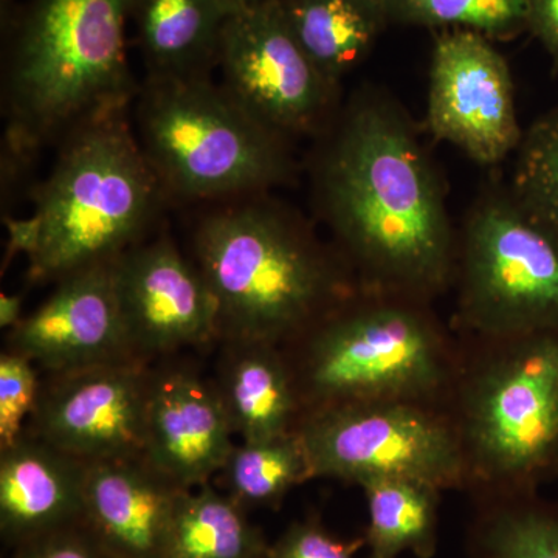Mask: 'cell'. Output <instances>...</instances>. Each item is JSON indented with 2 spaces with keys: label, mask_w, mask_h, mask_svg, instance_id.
<instances>
[{
  "label": "cell",
  "mask_w": 558,
  "mask_h": 558,
  "mask_svg": "<svg viewBox=\"0 0 558 558\" xmlns=\"http://www.w3.org/2000/svg\"><path fill=\"white\" fill-rule=\"evenodd\" d=\"M113 263L54 282L49 299L7 332V351L32 360L43 374L138 362L124 328Z\"/></svg>",
  "instance_id": "5bb4252c"
},
{
  "label": "cell",
  "mask_w": 558,
  "mask_h": 558,
  "mask_svg": "<svg viewBox=\"0 0 558 558\" xmlns=\"http://www.w3.org/2000/svg\"><path fill=\"white\" fill-rule=\"evenodd\" d=\"M150 365L119 362L43 374L27 432L86 462L143 457Z\"/></svg>",
  "instance_id": "7c38bea8"
},
{
  "label": "cell",
  "mask_w": 558,
  "mask_h": 558,
  "mask_svg": "<svg viewBox=\"0 0 558 558\" xmlns=\"http://www.w3.org/2000/svg\"><path fill=\"white\" fill-rule=\"evenodd\" d=\"M365 538L343 539L317 520L290 524L267 550V558H355Z\"/></svg>",
  "instance_id": "83f0119b"
},
{
  "label": "cell",
  "mask_w": 558,
  "mask_h": 558,
  "mask_svg": "<svg viewBox=\"0 0 558 558\" xmlns=\"http://www.w3.org/2000/svg\"><path fill=\"white\" fill-rule=\"evenodd\" d=\"M234 10L245 9V7L255 5V3L263 2V0H227Z\"/></svg>",
  "instance_id": "d6a6232c"
},
{
  "label": "cell",
  "mask_w": 558,
  "mask_h": 558,
  "mask_svg": "<svg viewBox=\"0 0 558 558\" xmlns=\"http://www.w3.org/2000/svg\"><path fill=\"white\" fill-rule=\"evenodd\" d=\"M454 278L459 325L484 343L558 329V227L509 189L492 186L470 208Z\"/></svg>",
  "instance_id": "ba28073f"
},
{
  "label": "cell",
  "mask_w": 558,
  "mask_h": 558,
  "mask_svg": "<svg viewBox=\"0 0 558 558\" xmlns=\"http://www.w3.org/2000/svg\"><path fill=\"white\" fill-rule=\"evenodd\" d=\"M526 32L542 44L558 72V0H524Z\"/></svg>",
  "instance_id": "f546056e"
},
{
  "label": "cell",
  "mask_w": 558,
  "mask_h": 558,
  "mask_svg": "<svg viewBox=\"0 0 558 558\" xmlns=\"http://www.w3.org/2000/svg\"><path fill=\"white\" fill-rule=\"evenodd\" d=\"M87 465L27 429L0 449V535L11 550L84 521Z\"/></svg>",
  "instance_id": "e0dca14e"
},
{
  "label": "cell",
  "mask_w": 558,
  "mask_h": 558,
  "mask_svg": "<svg viewBox=\"0 0 558 558\" xmlns=\"http://www.w3.org/2000/svg\"><path fill=\"white\" fill-rule=\"evenodd\" d=\"M185 490L145 457L89 462L84 521L113 558H163Z\"/></svg>",
  "instance_id": "2e32d148"
},
{
  "label": "cell",
  "mask_w": 558,
  "mask_h": 558,
  "mask_svg": "<svg viewBox=\"0 0 558 558\" xmlns=\"http://www.w3.org/2000/svg\"><path fill=\"white\" fill-rule=\"evenodd\" d=\"M290 31L333 86L365 61L389 24L380 0H278Z\"/></svg>",
  "instance_id": "ffe728a7"
},
{
  "label": "cell",
  "mask_w": 558,
  "mask_h": 558,
  "mask_svg": "<svg viewBox=\"0 0 558 558\" xmlns=\"http://www.w3.org/2000/svg\"><path fill=\"white\" fill-rule=\"evenodd\" d=\"M218 65L223 89L286 138L318 135L339 110L340 87L315 68L278 0L231 14Z\"/></svg>",
  "instance_id": "30bf717a"
},
{
  "label": "cell",
  "mask_w": 558,
  "mask_h": 558,
  "mask_svg": "<svg viewBox=\"0 0 558 558\" xmlns=\"http://www.w3.org/2000/svg\"><path fill=\"white\" fill-rule=\"evenodd\" d=\"M483 558H558V510L521 501L498 509L481 531Z\"/></svg>",
  "instance_id": "484cf974"
},
{
  "label": "cell",
  "mask_w": 558,
  "mask_h": 558,
  "mask_svg": "<svg viewBox=\"0 0 558 558\" xmlns=\"http://www.w3.org/2000/svg\"><path fill=\"white\" fill-rule=\"evenodd\" d=\"M234 433L213 377L172 357L150 365L145 457L175 486L197 488L219 475Z\"/></svg>",
  "instance_id": "9a60e30c"
},
{
  "label": "cell",
  "mask_w": 558,
  "mask_h": 558,
  "mask_svg": "<svg viewBox=\"0 0 558 558\" xmlns=\"http://www.w3.org/2000/svg\"><path fill=\"white\" fill-rule=\"evenodd\" d=\"M427 128L483 167L501 163L519 148L523 131L512 72L494 39L462 28L436 36Z\"/></svg>",
  "instance_id": "8fae6325"
},
{
  "label": "cell",
  "mask_w": 558,
  "mask_h": 558,
  "mask_svg": "<svg viewBox=\"0 0 558 558\" xmlns=\"http://www.w3.org/2000/svg\"><path fill=\"white\" fill-rule=\"evenodd\" d=\"M389 24L462 28L490 39L515 38L526 32L524 0H380Z\"/></svg>",
  "instance_id": "cb8c5ba5"
},
{
  "label": "cell",
  "mask_w": 558,
  "mask_h": 558,
  "mask_svg": "<svg viewBox=\"0 0 558 558\" xmlns=\"http://www.w3.org/2000/svg\"><path fill=\"white\" fill-rule=\"evenodd\" d=\"M2 220L9 236L5 256H3V271L10 266L14 256L25 255L28 260L35 258L43 240V220L36 213L31 218H13L11 215H3Z\"/></svg>",
  "instance_id": "4dcf8cb0"
},
{
  "label": "cell",
  "mask_w": 558,
  "mask_h": 558,
  "mask_svg": "<svg viewBox=\"0 0 558 558\" xmlns=\"http://www.w3.org/2000/svg\"><path fill=\"white\" fill-rule=\"evenodd\" d=\"M234 11L227 0H131L146 78L209 76Z\"/></svg>",
  "instance_id": "d6986e66"
},
{
  "label": "cell",
  "mask_w": 558,
  "mask_h": 558,
  "mask_svg": "<svg viewBox=\"0 0 558 558\" xmlns=\"http://www.w3.org/2000/svg\"><path fill=\"white\" fill-rule=\"evenodd\" d=\"M269 545L247 510L208 483L180 495L163 558H260Z\"/></svg>",
  "instance_id": "44dd1931"
},
{
  "label": "cell",
  "mask_w": 558,
  "mask_h": 558,
  "mask_svg": "<svg viewBox=\"0 0 558 558\" xmlns=\"http://www.w3.org/2000/svg\"><path fill=\"white\" fill-rule=\"evenodd\" d=\"M219 476L223 494L247 512L278 508L293 487L314 480L310 458L296 432L256 442L240 440Z\"/></svg>",
  "instance_id": "603a6c76"
},
{
  "label": "cell",
  "mask_w": 558,
  "mask_h": 558,
  "mask_svg": "<svg viewBox=\"0 0 558 558\" xmlns=\"http://www.w3.org/2000/svg\"><path fill=\"white\" fill-rule=\"evenodd\" d=\"M312 478L362 484L418 481L442 492L469 484L468 462L453 416L414 402H366L304 414L295 429Z\"/></svg>",
  "instance_id": "9c48e42d"
},
{
  "label": "cell",
  "mask_w": 558,
  "mask_h": 558,
  "mask_svg": "<svg viewBox=\"0 0 558 558\" xmlns=\"http://www.w3.org/2000/svg\"><path fill=\"white\" fill-rule=\"evenodd\" d=\"M510 193L558 227V106L531 124L519 145Z\"/></svg>",
  "instance_id": "d4e9b609"
},
{
  "label": "cell",
  "mask_w": 558,
  "mask_h": 558,
  "mask_svg": "<svg viewBox=\"0 0 558 558\" xmlns=\"http://www.w3.org/2000/svg\"><path fill=\"white\" fill-rule=\"evenodd\" d=\"M24 293H2L0 295V328L9 330L17 326V323L24 318Z\"/></svg>",
  "instance_id": "1f68e13d"
},
{
  "label": "cell",
  "mask_w": 558,
  "mask_h": 558,
  "mask_svg": "<svg viewBox=\"0 0 558 558\" xmlns=\"http://www.w3.org/2000/svg\"><path fill=\"white\" fill-rule=\"evenodd\" d=\"M132 355L143 363L216 344L215 300L201 271L168 234L143 241L113 263Z\"/></svg>",
  "instance_id": "4fadbf2b"
},
{
  "label": "cell",
  "mask_w": 558,
  "mask_h": 558,
  "mask_svg": "<svg viewBox=\"0 0 558 558\" xmlns=\"http://www.w3.org/2000/svg\"><path fill=\"white\" fill-rule=\"evenodd\" d=\"M43 374L38 366L16 352L0 354V449L24 435L38 405Z\"/></svg>",
  "instance_id": "4316f807"
},
{
  "label": "cell",
  "mask_w": 558,
  "mask_h": 558,
  "mask_svg": "<svg viewBox=\"0 0 558 558\" xmlns=\"http://www.w3.org/2000/svg\"><path fill=\"white\" fill-rule=\"evenodd\" d=\"M427 304L360 288L282 348L301 417L348 403L439 407L457 388L461 368Z\"/></svg>",
  "instance_id": "277c9868"
},
{
  "label": "cell",
  "mask_w": 558,
  "mask_h": 558,
  "mask_svg": "<svg viewBox=\"0 0 558 558\" xmlns=\"http://www.w3.org/2000/svg\"><path fill=\"white\" fill-rule=\"evenodd\" d=\"M131 0H32L7 73L5 149L33 157L87 121L130 109Z\"/></svg>",
  "instance_id": "3957f363"
},
{
  "label": "cell",
  "mask_w": 558,
  "mask_h": 558,
  "mask_svg": "<svg viewBox=\"0 0 558 558\" xmlns=\"http://www.w3.org/2000/svg\"><path fill=\"white\" fill-rule=\"evenodd\" d=\"M486 344L459 374L453 421L469 484L515 497L558 472V329Z\"/></svg>",
  "instance_id": "52a82bcc"
},
{
  "label": "cell",
  "mask_w": 558,
  "mask_h": 558,
  "mask_svg": "<svg viewBox=\"0 0 558 558\" xmlns=\"http://www.w3.org/2000/svg\"><path fill=\"white\" fill-rule=\"evenodd\" d=\"M368 505V558L432 557L440 490L413 480L381 478L360 486Z\"/></svg>",
  "instance_id": "7402d4cb"
},
{
  "label": "cell",
  "mask_w": 558,
  "mask_h": 558,
  "mask_svg": "<svg viewBox=\"0 0 558 558\" xmlns=\"http://www.w3.org/2000/svg\"><path fill=\"white\" fill-rule=\"evenodd\" d=\"M260 558H267V556L266 557H260Z\"/></svg>",
  "instance_id": "836d02e7"
},
{
  "label": "cell",
  "mask_w": 558,
  "mask_h": 558,
  "mask_svg": "<svg viewBox=\"0 0 558 558\" xmlns=\"http://www.w3.org/2000/svg\"><path fill=\"white\" fill-rule=\"evenodd\" d=\"M10 558H113L100 539L81 521L13 549Z\"/></svg>",
  "instance_id": "f1b7e54d"
},
{
  "label": "cell",
  "mask_w": 558,
  "mask_h": 558,
  "mask_svg": "<svg viewBox=\"0 0 558 558\" xmlns=\"http://www.w3.org/2000/svg\"><path fill=\"white\" fill-rule=\"evenodd\" d=\"M213 381L234 436L245 442L289 435L301 403L284 349L260 341H218Z\"/></svg>",
  "instance_id": "ac0fdd59"
},
{
  "label": "cell",
  "mask_w": 558,
  "mask_h": 558,
  "mask_svg": "<svg viewBox=\"0 0 558 558\" xmlns=\"http://www.w3.org/2000/svg\"><path fill=\"white\" fill-rule=\"evenodd\" d=\"M190 252L215 300L216 343L288 347L360 289L336 247L270 193L215 202Z\"/></svg>",
  "instance_id": "7a4b0ae2"
},
{
  "label": "cell",
  "mask_w": 558,
  "mask_h": 558,
  "mask_svg": "<svg viewBox=\"0 0 558 558\" xmlns=\"http://www.w3.org/2000/svg\"><path fill=\"white\" fill-rule=\"evenodd\" d=\"M137 137L170 201L222 202L270 193L296 172L289 138L209 76L146 78Z\"/></svg>",
  "instance_id": "8992f818"
},
{
  "label": "cell",
  "mask_w": 558,
  "mask_h": 558,
  "mask_svg": "<svg viewBox=\"0 0 558 558\" xmlns=\"http://www.w3.org/2000/svg\"><path fill=\"white\" fill-rule=\"evenodd\" d=\"M318 137L315 204L360 288L427 303L439 295L454 279L458 238L407 110L366 87Z\"/></svg>",
  "instance_id": "6da1fadb"
},
{
  "label": "cell",
  "mask_w": 558,
  "mask_h": 558,
  "mask_svg": "<svg viewBox=\"0 0 558 558\" xmlns=\"http://www.w3.org/2000/svg\"><path fill=\"white\" fill-rule=\"evenodd\" d=\"M128 110L87 121L62 140L36 193L43 240L31 284L112 263L148 240L170 197L150 167Z\"/></svg>",
  "instance_id": "5b68a950"
}]
</instances>
